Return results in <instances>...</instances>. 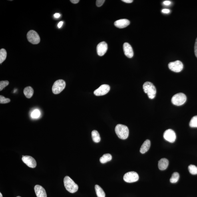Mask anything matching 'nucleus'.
I'll return each mask as SVG.
<instances>
[{
	"label": "nucleus",
	"instance_id": "obj_1",
	"mask_svg": "<svg viewBox=\"0 0 197 197\" xmlns=\"http://www.w3.org/2000/svg\"><path fill=\"white\" fill-rule=\"evenodd\" d=\"M115 132L118 137L122 140L126 139L129 134L128 127L123 124H117L115 127Z\"/></svg>",
	"mask_w": 197,
	"mask_h": 197
},
{
	"label": "nucleus",
	"instance_id": "obj_2",
	"mask_svg": "<svg viewBox=\"0 0 197 197\" xmlns=\"http://www.w3.org/2000/svg\"><path fill=\"white\" fill-rule=\"evenodd\" d=\"M64 183L66 189L71 193L77 192L78 190V186L72 179L68 176L64 178Z\"/></svg>",
	"mask_w": 197,
	"mask_h": 197
},
{
	"label": "nucleus",
	"instance_id": "obj_3",
	"mask_svg": "<svg viewBox=\"0 0 197 197\" xmlns=\"http://www.w3.org/2000/svg\"><path fill=\"white\" fill-rule=\"evenodd\" d=\"M145 93L147 94L149 98L153 99L155 97L156 89L153 84L150 82H147L145 83L143 86Z\"/></svg>",
	"mask_w": 197,
	"mask_h": 197
},
{
	"label": "nucleus",
	"instance_id": "obj_4",
	"mask_svg": "<svg viewBox=\"0 0 197 197\" xmlns=\"http://www.w3.org/2000/svg\"><path fill=\"white\" fill-rule=\"evenodd\" d=\"M186 100L187 97L185 94L182 93H179L173 96L171 101L174 105L180 106L184 104Z\"/></svg>",
	"mask_w": 197,
	"mask_h": 197
},
{
	"label": "nucleus",
	"instance_id": "obj_5",
	"mask_svg": "<svg viewBox=\"0 0 197 197\" xmlns=\"http://www.w3.org/2000/svg\"><path fill=\"white\" fill-rule=\"evenodd\" d=\"M65 86L66 83L64 80H57L53 84L52 88V92L55 94H59L63 91Z\"/></svg>",
	"mask_w": 197,
	"mask_h": 197
},
{
	"label": "nucleus",
	"instance_id": "obj_6",
	"mask_svg": "<svg viewBox=\"0 0 197 197\" xmlns=\"http://www.w3.org/2000/svg\"><path fill=\"white\" fill-rule=\"evenodd\" d=\"M27 39L30 43L33 44H37L40 43V38L38 34L35 31L31 30L28 32Z\"/></svg>",
	"mask_w": 197,
	"mask_h": 197
},
{
	"label": "nucleus",
	"instance_id": "obj_7",
	"mask_svg": "<svg viewBox=\"0 0 197 197\" xmlns=\"http://www.w3.org/2000/svg\"><path fill=\"white\" fill-rule=\"evenodd\" d=\"M139 179V176L135 172H129L124 175V180L125 182L132 183L137 182Z\"/></svg>",
	"mask_w": 197,
	"mask_h": 197
},
{
	"label": "nucleus",
	"instance_id": "obj_8",
	"mask_svg": "<svg viewBox=\"0 0 197 197\" xmlns=\"http://www.w3.org/2000/svg\"><path fill=\"white\" fill-rule=\"evenodd\" d=\"M168 67L172 71L175 72H179L183 68V64L179 60L170 62L168 64Z\"/></svg>",
	"mask_w": 197,
	"mask_h": 197
},
{
	"label": "nucleus",
	"instance_id": "obj_9",
	"mask_svg": "<svg viewBox=\"0 0 197 197\" xmlns=\"http://www.w3.org/2000/svg\"><path fill=\"white\" fill-rule=\"evenodd\" d=\"M110 86L107 84H103L94 91V95L96 96H103L106 95L110 91Z\"/></svg>",
	"mask_w": 197,
	"mask_h": 197
},
{
	"label": "nucleus",
	"instance_id": "obj_10",
	"mask_svg": "<svg viewBox=\"0 0 197 197\" xmlns=\"http://www.w3.org/2000/svg\"><path fill=\"white\" fill-rule=\"evenodd\" d=\"M163 136L165 139L170 143L174 142L176 138L175 132L170 129L167 130L165 132Z\"/></svg>",
	"mask_w": 197,
	"mask_h": 197
},
{
	"label": "nucleus",
	"instance_id": "obj_11",
	"mask_svg": "<svg viewBox=\"0 0 197 197\" xmlns=\"http://www.w3.org/2000/svg\"><path fill=\"white\" fill-rule=\"evenodd\" d=\"M22 160L27 165L31 168H35L37 166L36 161L32 157L29 156H25L23 157Z\"/></svg>",
	"mask_w": 197,
	"mask_h": 197
},
{
	"label": "nucleus",
	"instance_id": "obj_12",
	"mask_svg": "<svg viewBox=\"0 0 197 197\" xmlns=\"http://www.w3.org/2000/svg\"><path fill=\"white\" fill-rule=\"evenodd\" d=\"M108 49V45L105 42H102L98 44L97 47V52L98 55L100 56H103Z\"/></svg>",
	"mask_w": 197,
	"mask_h": 197
},
{
	"label": "nucleus",
	"instance_id": "obj_13",
	"mask_svg": "<svg viewBox=\"0 0 197 197\" xmlns=\"http://www.w3.org/2000/svg\"><path fill=\"white\" fill-rule=\"evenodd\" d=\"M123 49L124 55L128 58H131L134 55L133 49L129 44L125 43L124 44Z\"/></svg>",
	"mask_w": 197,
	"mask_h": 197
},
{
	"label": "nucleus",
	"instance_id": "obj_14",
	"mask_svg": "<svg viewBox=\"0 0 197 197\" xmlns=\"http://www.w3.org/2000/svg\"><path fill=\"white\" fill-rule=\"evenodd\" d=\"M34 189L37 197H47L46 191L43 187L37 185L35 187Z\"/></svg>",
	"mask_w": 197,
	"mask_h": 197
},
{
	"label": "nucleus",
	"instance_id": "obj_15",
	"mask_svg": "<svg viewBox=\"0 0 197 197\" xmlns=\"http://www.w3.org/2000/svg\"><path fill=\"white\" fill-rule=\"evenodd\" d=\"M114 24L116 27L122 29L129 25L130 22L127 19H120L115 21Z\"/></svg>",
	"mask_w": 197,
	"mask_h": 197
},
{
	"label": "nucleus",
	"instance_id": "obj_16",
	"mask_svg": "<svg viewBox=\"0 0 197 197\" xmlns=\"http://www.w3.org/2000/svg\"><path fill=\"white\" fill-rule=\"evenodd\" d=\"M168 165L169 161L166 158H162L158 161V168L160 170H166L168 168Z\"/></svg>",
	"mask_w": 197,
	"mask_h": 197
},
{
	"label": "nucleus",
	"instance_id": "obj_17",
	"mask_svg": "<svg viewBox=\"0 0 197 197\" xmlns=\"http://www.w3.org/2000/svg\"><path fill=\"white\" fill-rule=\"evenodd\" d=\"M151 145V143L150 140H147L144 142L141 148H140V153L144 154L146 152H148L149 149Z\"/></svg>",
	"mask_w": 197,
	"mask_h": 197
},
{
	"label": "nucleus",
	"instance_id": "obj_18",
	"mask_svg": "<svg viewBox=\"0 0 197 197\" xmlns=\"http://www.w3.org/2000/svg\"><path fill=\"white\" fill-rule=\"evenodd\" d=\"M24 95L27 98H31L33 96L34 94V90L30 86L26 87L24 90Z\"/></svg>",
	"mask_w": 197,
	"mask_h": 197
},
{
	"label": "nucleus",
	"instance_id": "obj_19",
	"mask_svg": "<svg viewBox=\"0 0 197 197\" xmlns=\"http://www.w3.org/2000/svg\"><path fill=\"white\" fill-rule=\"evenodd\" d=\"M92 140L95 143H98L100 141V136L97 131L94 130L92 131L91 133Z\"/></svg>",
	"mask_w": 197,
	"mask_h": 197
},
{
	"label": "nucleus",
	"instance_id": "obj_20",
	"mask_svg": "<svg viewBox=\"0 0 197 197\" xmlns=\"http://www.w3.org/2000/svg\"><path fill=\"white\" fill-rule=\"evenodd\" d=\"M112 158L111 155L110 154H106L103 155L100 159V162L102 164L106 163L110 161Z\"/></svg>",
	"mask_w": 197,
	"mask_h": 197
},
{
	"label": "nucleus",
	"instance_id": "obj_21",
	"mask_svg": "<svg viewBox=\"0 0 197 197\" xmlns=\"http://www.w3.org/2000/svg\"><path fill=\"white\" fill-rule=\"evenodd\" d=\"M95 190L98 197H105V193L101 187L98 185H96Z\"/></svg>",
	"mask_w": 197,
	"mask_h": 197
},
{
	"label": "nucleus",
	"instance_id": "obj_22",
	"mask_svg": "<svg viewBox=\"0 0 197 197\" xmlns=\"http://www.w3.org/2000/svg\"><path fill=\"white\" fill-rule=\"evenodd\" d=\"M7 52L4 49H2L0 50V64H1L6 58Z\"/></svg>",
	"mask_w": 197,
	"mask_h": 197
},
{
	"label": "nucleus",
	"instance_id": "obj_23",
	"mask_svg": "<svg viewBox=\"0 0 197 197\" xmlns=\"http://www.w3.org/2000/svg\"><path fill=\"white\" fill-rule=\"evenodd\" d=\"M180 178L179 174L178 172H174L172 174L170 178V182L172 183H175L178 181Z\"/></svg>",
	"mask_w": 197,
	"mask_h": 197
},
{
	"label": "nucleus",
	"instance_id": "obj_24",
	"mask_svg": "<svg viewBox=\"0 0 197 197\" xmlns=\"http://www.w3.org/2000/svg\"><path fill=\"white\" fill-rule=\"evenodd\" d=\"M188 170L191 174L193 175L197 174V167L193 165H191L189 166Z\"/></svg>",
	"mask_w": 197,
	"mask_h": 197
},
{
	"label": "nucleus",
	"instance_id": "obj_25",
	"mask_svg": "<svg viewBox=\"0 0 197 197\" xmlns=\"http://www.w3.org/2000/svg\"><path fill=\"white\" fill-rule=\"evenodd\" d=\"M190 126L191 128H197V115L193 117L190 123Z\"/></svg>",
	"mask_w": 197,
	"mask_h": 197
},
{
	"label": "nucleus",
	"instance_id": "obj_26",
	"mask_svg": "<svg viewBox=\"0 0 197 197\" xmlns=\"http://www.w3.org/2000/svg\"><path fill=\"white\" fill-rule=\"evenodd\" d=\"M40 114L41 113L39 110H35L32 112L31 115V117L35 119L39 118L40 116Z\"/></svg>",
	"mask_w": 197,
	"mask_h": 197
},
{
	"label": "nucleus",
	"instance_id": "obj_27",
	"mask_svg": "<svg viewBox=\"0 0 197 197\" xmlns=\"http://www.w3.org/2000/svg\"><path fill=\"white\" fill-rule=\"evenodd\" d=\"M10 102V99L9 98H6L2 95L0 96V103L6 104Z\"/></svg>",
	"mask_w": 197,
	"mask_h": 197
},
{
	"label": "nucleus",
	"instance_id": "obj_28",
	"mask_svg": "<svg viewBox=\"0 0 197 197\" xmlns=\"http://www.w3.org/2000/svg\"><path fill=\"white\" fill-rule=\"evenodd\" d=\"M9 81H2L0 82V91H1L3 89V88L6 87L9 84Z\"/></svg>",
	"mask_w": 197,
	"mask_h": 197
},
{
	"label": "nucleus",
	"instance_id": "obj_29",
	"mask_svg": "<svg viewBox=\"0 0 197 197\" xmlns=\"http://www.w3.org/2000/svg\"><path fill=\"white\" fill-rule=\"evenodd\" d=\"M105 1V0H97L96 1V5L98 7H101Z\"/></svg>",
	"mask_w": 197,
	"mask_h": 197
},
{
	"label": "nucleus",
	"instance_id": "obj_30",
	"mask_svg": "<svg viewBox=\"0 0 197 197\" xmlns=\"http://www.w3.org/2000/svg\"><path fill=\"white\" fill-rule=\"evenodd\" d=\"M194 52L195 55L197 58V38L196 40L195 43L194 47Z\"/></svg>",
	"mask_w": 197,
	"mask_h": 197
},
{
	"label": "nucleus",
	"instance_id": "obj_31",
	"mask_svg": "<svg viewBox=\"0 0 197 197\" xmlns=\"http://www.w3.org/2000/svg\"><path fill=\"white\" fill-rule=\"evenodd\" d=\"M170 10L168 9H164L162 10V12L163 13L168 14L170 13Z\"/></svg>",
	"mask_w": 197,
	"mask_h": 197
},
{
	"label": "nucleus",
	"instance_id": "obj_32",
	"mask_svg": "<svg viewBox=\"0 0 197 197\" xmlns=\"http://www.w3.org/2000/svg\"><path fill=\"white\" fill-rule=\"evenodd\" d=\"M164 5L166 6H169L170 5L171 2L170 1H165L163 2Z\"/></svg>",
	"mask_w": 197,
	"mask_h": 197
},
{
	"label": "nucleus",
	"instance_id": "obj_33",
	"mask_svg": "<svg viewBox=\"0 0 197 197\" xmlns=\"http://www.w3.org/2000/svg\"><path fill=\"white\" fill-rule=\"evenodd\" d=\"M122 1L126 3H130L132 2L133 1L132 0H122Z\"/></svg>",
	"mask_w": 197,
	"mask_h": 197
},
{
	"label": "nucleus",
	"instance_id": "obj_34",
	"mask_svg": "<svg viewBox=\"0 0 197 197\" xmlns=\"http://www.w3.org/2000/svg\"><path fill=\"white\" fill-rule=\"evenodd\" d=\"M54 17L56 19H58L60 17V15L59 13H56L54 15Z\"/></svg>",
	"mask_w": 197,
	"mask_h": 197
},
{
	"label": "nucleus",
	"instance_id": "obj_35",
	"mask_svg": "<svg viewBox=\"0 0 197 197\" xmlns=\"http://www.w3.org/2000/svg\"><path fill=\"white\" fill-rule=\"evenodd\" d=\"M63 22L61 21L59 22V23L58 24L57 27L58 28H60L61 27L62 25H63Z\"/></svg>",
	"mask_w": 197,
	"mask_h": 197
},
{
	"label": "nucleus",
	"instance_id": "obj_36",
	"mask_svg": "<svg viewBox=\"0 0 197 197\" xmlns=\"http://www.w3.org/2000/svg\"><path fill=\"white\" fill-rule=\"evenodd\" d=\"M71 2L73 4H77L79 2V0H71Z\"/></svg>",
	"mask_w": 197,
	"mask_h": 197
},
{
	"label": "nucleus",
	"instance_id": "obj_37",
	"mask_svg": "<svg viewBox=\"0 0 197 197\" xmlns=\"http://www.w3.org/2000/svg\"><path fill=\"white\" fill-rule=\"evenodd\" d=\"M0 196H1V197H3L1 193H0Z\"/></svg>",
	"mask_w": 197,
	"mask_h": 197
},
{
	"label": "nucleus",
	"instance_id": "obj_38",
	"mask_svg": "<svg viewBox=\"0 0 197 197\" xmlns=\"http://www.w3.org/2000/svg\"><path fill=\"white\" fill-rule=\"evenodd\" d=\"M17 197H21V196H17Z\"/></svg>",
	"mask_w": 197,
	"mask_h": 197
}]
</instances>
